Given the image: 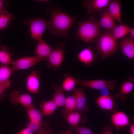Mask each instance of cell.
Instances as JSON below:
<instances>
[{"label":"cell","instance_id":"1","mask_svg":"<svg viewBox=\"0 0 134 134\" xmlns=\"http://www.w3.org/2000/svg\"><path fill=\"white\" fill-rule=\"evenodd\" d=\"M49 12L51 20L47 21L48 30L57 37L68 39L69 31L76 20L75 17L57 8H51Z\"/></svg>","mask_w":134,"mask_h":134},{"label":"cell","instance_id":"38","mask_svg":"<svg viewBox=\"0 0 134 134\" xmlns=\"http://www.w3.org/2000/svg\"><path fill=\"white\" fill-rule=\"evenodd\" d=\"M61 134H73L72 131L69 130L62 133Z\"/></svg>","mask_w":134,"mask_h":134},{"label":"cell","instance_id":"10","mask_svg":"<svg viewBox=\"0 0 134 134\" xmlns=\"http://www.w3.org/2000/svg\"><path fill=\"white\" fill-rule=\"evenodd\" d=\"M9 100L11 104L15 106L19 103L25 108L28 107L33 104L32 97L28 94H21L18 90H14L10 94Z\"/></svg>","mask_w":134,"mask_h":134},{"label":"cell","instance_id":"29","mask_svg":"<svg viewBox=\"0 0 134 134\" xmlns=\"http://www.w3.org/2000/svg\"><path fill=\"white\" fill-rule=\"evenodd\" d=\"M134 84L130 80L127 81L121 85L120 89V92L121 95H125L131 92L133 89Z\"/></svg>","mask_w":134,"mask_h":134},{"label":"cell","instance_id":"13","mask_svg":"<svg viewBox=\"0 0 134 134\" xmlns=\"http://www.w3.org/2000/svg\"><path fill=\"white\" fill-rule=\"evenodd\" d=\"M111 121L117 130L129 126L130 124L128 116L122 111L115 112L111 116Z\"/></svg>","mask_w":134,"mask_h":134},{"label":"cell","instance_id":"30","mask_svg":"<svg viewBox=\"0 0 134 134\" xmlns=\"http://www.w3.org/2000/svg\"><path fill=\"white\" fill-rule=\"evenodd\" d=\"M11 83V81L6 83L0 82V102L5 100L6 95L4 91L10 87Z\"/></svg>","mask_w":134,"mask_h":134},{"label":"cell","instance_id":"36","mask_svg":"<svg viewBox=\"0 0 134 134\" xmlns=\"http://www.w3.org/2000/svg\"><path fill=\"white\" fill-rule=\"evenodd\" d=\"M129 132L130 134H134V124H131L129 128Z\"/></svg>","mask_w":134,"mask_h":134},{"label":"cell","instance_id":"18","mask_svg":"<svg viewBox=\"0 0 134 134\" xmlns=\"http://www.w3.org/2000/svg\"><path fill=\"white\" fill-rule=\"evenodd\" d=\"M97 105L103 110L112 111L115 106V102L113 98L110 95H101L96 100Z\"/></svg>","mask_w":134,"mask_h":134},{"label":"cell","instance_id":"22","mask_svg":"<svg viewBox=\"0 0 134 134\" xmlns=\"http://www.w3.org/2000/svg\"><path fill=\"white\" fill-rule=\"evenodd\" d=\"M13 55L7 46H2L0 50V63L2 65H11L14 61L12 58Z\"/></svg>","mask_w":134,"mask_h":134},{"label":"cell","instance_id":"12","mask_svg":"<svg viewBox=\"0 0 134 134\" xmlns=\"http://www.w3.org/2000/svg\"><path fill=\"white\" fill-rule=\"evenodd\" d=\"M41 73L39 72L33 71L28 75L27 80L26 86L30 93L37 94L39 89V79Z\"/></svg>","mask_w":134,"mask_h":134},{"label":"cell","instance_id":"32","mask_svg":"<svg viewBox=\"0 0 134 134\" xmlns=\"http://www.w3.org/2000/svg\"><path fill=\"white\" fill-rule=\"evenodd\" d=\"M37 134H53L51 129L49 128L48 123L45 122L42 123L37 131Z\"/></svg>","mask_w":134,"mask_h":134},{"label":"cell","instance_id":"17","mask_svg":"<svg viewBox=\"0 0 134 134\" xmlns=\"http://www.w3.org/2000/svg\"><path fill=\"white\" fill-rule=\"evenodd\" d=\"M108 11L113 18L119 23H121V8L122 5L121 2L118 0H112L110 1Z\"/></svg>","mask_w":134,"mask_h":134},{"label":"cell","instance_id":"15","mask_svg":"<svg viewBox=\"0 0 134 134\" xmlns=\"http://www.w3.org/2000/svg\"><path fill=\"white\" fill-rule=\"evenodd\" d=\"M85 87L78 88L75 87L73 89V95L75 98L76 104V111L83 112L86 109V98L84 90Z\"/></svg>","mask_w":134,"mask_h":134},{"label":"cell","instance_id":"25","mask_svg":"<svg viewBox=\"0 0 134 134\" xmlns=\"http://www.w3.org/2000/svg\"><path fill=\"white\" fill-rule=\"evenodd\" d=\"M62 87L64 91L69 92L73 90L75 85L79 84L80 80L70 75H65Z\"/></svg>","mask_w":134,"mask_h":134},{"label":"cell","instance_id":"37","mask_svg":"<svg viewBox=\"0 0 134 134\" xmlns=\"http://www.w3.org/2000/svg\"><path fill=\"white\" fill-rule=\"evenodd\" d=\"M131 35V37L134 39V28H131L130 31V33Z\"/></svg>","mask_w":134,"mask_h":134},{"label":"cell","instance_id":"11","mask_svg":"<svg viewBox=\"0 0 134 134\" xmlns=\"http://www.w3.org/2000/svg\"><path fill=\"white\" fill-rule=\"evenodd\" d=\"M54 49L42 38L38 41L34 53L35 56L43 59L44 61H47L49 56Z\"/></svg>","mask_w":134,"mask_h":134},{"label":"cell","instance_id":"28","mask_svg":"<svg viewBox=\"0 0 134 134\" xmlns=\"http://www.w3.org/2000/svg\"><path fill=\"white\" fill-rule=\"evenodd\" d=\"M81 113L78 111H74L69 113L67 116L66 121L72 126L78 125L82 119Z\"/></svg>","mask_w":134,"mask_h":134},{"label":"cell","instance_id":"2","mask_svg":"<svg viewBox=\"0 0 134 134\" xmlns=\"http://www.w3.org/2000/svg\"><path fill=\"white\" fill-rule=\"evenodd\" d=\"M77 37L86 43L90 42L99 36L100 33L99 22L92 17L78 23Z\"/></svg>","mask_w":134,"mask_h":134},{"label":"cell","instance_id":"27","mask_svg":"<svg viewBox=\"0 0 134 134\" xmlns=\"http://www.w3.org/2000/svg\"><path fill=\"white\" fill-rule=\"evenodd\" d=\"M13 71L12 67L8 65H0V82L6 83L10 81V78Z\"/></svg>","mask_w":134,"mask_h":134},{"label":"cell","instance_id":"35","mask_svg":"<svg viewBox=\"0 0 134 134\" xmlns=\"http://www.w3.org/2000/svg\"><path fill=\"white\" fill-rule=\"evenodd\" d=\"M102 134H112V128L111 127L107 126L105 127L104 131Z\"/></svg>","mask_w":134,"mask_h":134},{"label":"cell","instance_id":"31","mask_svg":"<svg viewBox=\"0 0 134 134\" xmlns=\"http://www.w3.org/2000/svg\"><path fill=\"white\" fill-rule=\"evenodd\" d=\"M71 129L76 134H94L90 129L85 127L80 126L79 125L75 126H72Z\"/></svg>","mask_w":134,"mask_h":134},{"label":"cell","instance_id":"8","mask_svg":"<svg viewBox=\"0 0 134 134\" xmlns=\"http://www.w3.org/2000/svg\"><path fill=\"white\" fill-rule=\"evenodd\" d=\"M116 82L115 80L94 79L89 80H81L79 84L83 87L95 89L100 90L107 88L110 90H111L115 88Z\"/></svg>","mask_w":134,"mask_h":134},{"label":"cell","instance_id":"14","mask_svg":"<svg viewBox=\"0 0 134 134\" xmlns=\"http://www.w3.org/2000/svg\"><path fill=\"white\" fill-rule=\"evenodd\" d=\"M100 12L101 16L99 22L100 26L113 33L116 26L115 20L109 13L107 9H102Z\"/></svg>","mask_w":134,"mask_h":134},{"label":"cell","instance_id":"19","mask_svg":"<svg viewBox=\"0 0 134 134\" xmlns=\"http://www.w3.org/2000/svg\"><path fill=\"white\" fill-rule=\"evenodd\" d=\"M77 58L81 62L87 65H91L95 58L94 53L90 47L85 48L78 54Z\"/></svg>","mask_w":134,"mask_h":134},{"label":"cell","instance_id":"33","mask_svg":"<svg viewBox=\"0 0 134 134\" xmlns=\"http://www.w3.org/2000/svg\"><path fill=\"white\" fill-rule=\"evenodd\" d=\"M34 133L31 128L27 127L19 132L18 134H34Z\"/></svg>","mask_w":134,"mask_h":134},{"label":"cell","instance_id":"9","mask_svg":"<svg viewBox=\"0 0 134 134\" xmlns=\"http://www.w3.org/2000/svg\"><path fill=\"white\" fill-rule=\"evenodd\" d=\"M109 0H87L82 1V4L87 13L92 17L97 12H100L102 9L108 5Z\"/></svg>","mask_w":134,"mask_h":134},{"label":"cell","instance_id":"20","mask_svg":"<svg viewBox=\"0 0 134 134\" xmlns=\"http://www.w3.org/2000/svg\"><path fill=\"white\" fill-rule=\"evenodd\" d=\"M53 88L55 91V94L52 100L57 107L64 106L66 98L62 87L59 84H55L53 86Z\"/></svg>","mask_w":134,"mask_h":134},{"label":"cell","instance_id":"7","mask_svg":"<svg viewBox=\"0 0 134 134\" xmlns=\"http://www.w3.org/2000/svg\"><path fill=\"white\" fill-rule=\"evenodd\" d=\"M43 60V59L35 56L26 57L14 61L11 65L13 70L17 71L28 69Z\"/></svg>","mask_w":134,"mask_h":134},{"label":"cell","instance_id":"21","mask_svg":"<svg viewBox=\"0 0 134 134\" xmlns=\"http://www.w3.org/2000/svg\"><path fill=\"white\" fill-rule=\"evenodd\" d=\"M64 107L62 113L66 120L68 114L71 112L76 111V104L74 96H68L66 98Z\"/></svg>","mask_w":134,"mask_h":134},{"label":"cell","instance_id":"5","mask_svg":"<svg viewBox=\"0 0 134 134\" xmlns=\"http://www.w3.org/2000/svg\"><path fill=\"white\" fill-rule=\"evenodd\" d=\"M25 108L30 121L27 126L31 128L35 133L38 131L43 122V116L41 111L36 109L33 104Z\"/></svg>","mask_w":134,"mask_h":134},{"label":"cell","instance_id":"24","mask_svg":"<svg viewBox=\"0 0 134 134\" xmlns=\"http://www.w3.org/2000/svg\"><path fill=\"white\" fill-rule=\"evenodd\" d=\"M57 107L52 99L49 101L43 100L40 105V111L43 116H49L53 114Z\"/></svg>","mask_w":134,"mask_h":134},{"label":"cell","instance_id":"34","mask_svg":"<svg viewBox=\"0 0 134 134\" xmlns=\"http://www.w3.org/2000/svg\"><path fill=\"white\" fill-rule=\"evenodd\" d=\"M9 2L8 0H0V13L5 8L4 6L8 5Z\"/></svg>","mask_w":134,"mask_h":134},{"label":"cell","instance_id":"39","mask_svg":"<svg viewBox=\"0 0 134 134\" xmlns=\"http://www.w3.org/2000/svg\"><path fill=\"white\" fill-rule=\"evenodd\" d=\"M1 39L0 38V47L1 46Z\"/></svg>","mask_w":134,"mask_h":134},{"label":"cell","instance_id":"6","mask_svg":"<svg viewBox=\"0 0 134 134\" xmlns=\"http://www.w3.org/2000/svg\"><path fill=\"white\" fill-rule=\"evenodd\" d=\"M65 46V45L63 43H60L57 45L48 59L47 65L49 68L53 67L57 69L61 65L63 59L64 49Z\"/></svg>","mask_w":134,"mask_h":134},{"label":"cell","instance_id":"23","mask_svg":"<svg viewBox=\"0 0 134 134\" xmlns=\"http://www.w3.org/2000/svg\"><path fill=\"white\" fill-rule=\"evenodd\" d=\"M15 18L14 14L9 13L5 8L0 13V31L6 29Z\"/></svg>","mask_w":134,"mask_h":134},{"label":"cell","instance_id":"4","mask_svg":"<svg viewBox=\"0 0 134 134\" xmlns=\"http://www.w3.org/2000/svg\"><path fill=\"white\" fill-rule=\"evenodd\" d=\"M25 23L30 26L31 37L34 40L38 41L42 39V37L48 25L47 22L41 18L27 19Z\"/></svg>","mask_w":134,"mask_h":134},{"label":"cell","instance_id":"26","mask_svg":"<svg viewBox=\"0 0 134 134\" xmlns=\"http://www.w3.org/2000/svg\"><path fill=\"white\" fill-rule=\"evenodd\" d=\"M131 27L125 24H120L116 26L112 33L117 39L124 37L130 33Z\"/></svg>","mask_w":134,"mask_h":134},{"label":"cell","instance_id":"3","mask_svg":"<svg viewBox=\"0 0 134 134\" xmlns=\"http://www.w3.org/2000/svg\"><path fill=\"white\" fill-rule=\"evenodd\" d=\"M116 40L112 32L110 31H107L100 35L96 48L101 57L107 58L117 51L118 46Z\"/></svg>","mask_w":134,"mask_h":134},{"label":"cell","instance_id":"16","mask_svg":"<svg viewBox=\"0 0 134 134\" xmlns=\"http://www.w3.org/2000/svg\"><path fill=\"white\" fill-rule=\"evenodd\" d=\"M120 46L123 53L128 58L134 59V41L131 37H126L122 39Z\"/></svg>","mask_w":134,"mask_h":134}]
</instances>
